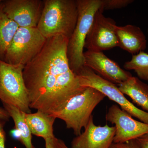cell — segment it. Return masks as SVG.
<instances>
[{
    "instance_id": "6da1fadb",
    "label": "cell",
    "mask_w": 148,
    "mask_h": 148,
    "mask_svg": "<svg viewBox=\"0 0 148 148\" xmlns=\"http://www.w3.org/2000/svg\"><path fill=\"white\" fill-rule=\"evenodd\" d=\"M69 41L63 36L48 38L41 51L24 66L30 108L51 114L86 88L69 66Z\"/></svg>"
},
{
    "instance_id": "30bf717a",
    "label": "cell",
    "mask_w": 148,
    "mask_h": 148,
    "mask_svg": "<svg viewBox=\"0 0 148 148\" xmlns=\"http://www.w3.org/2000/svg\"><path fill=\"white\" fill-rule=\"evenodd\" d=\"M2 3L4 12L18 27H37L43 8V1L7 0Z\"/></svg>"
},
{
    "instance_id": "7c38bea8",
    "label": "cell",
    "mask_w": 148,
    "mask_h": 148,
    "mask_svg": "<svg viewBox=\"0 0 148 148\" xmlns=\"http://www.w3.org/2000/svg\"><path fill=\"white\" fill-rule=\"evenodd\" d=\"M115 131L114 126L95 125L92 115L84 131L72 140L71 148H110Z\"/></svg>"
},
{
    "instance_id": "277c9868",
    "label": "cell",
    "mask_w": 148,
    "mask_h": 148,
    "mask_svg": "<svg viewBox=\"0 0 148 148\" xmlns=\"http://www.w3.org/2000/svg\"><path fill=\"white\" fill-rule=\"evenodd\" d=\"M77 20L73 34L69 39L67 56L70 68L76 74L84 66V49L85 42L102 0H76Z\"/></svg>"
},
{
    "instance_id": "603a6c76",
    "label": "cell",
    "mask_w": 148,
    "mask_h": 148,
    "mask_svg": "<svg viewBox=\"0 0 148 148\" xmlns=\"http://www.w3.org/2000/svg\"><path fill=\"white\" fill-rule=\"evenodd\" d=\"M141 148H148V133L137 139Z\"/></svg>"
},
{
    "instance_id": "d4e9b609",
    "label": "cell",
    "mask_w": 148,
    "mask_h": 148,
    "mask_svg": "<svg viewBox=\"0 0 148 148\" xmlns=\"http://www.w3.org/2000/svg\"><path fill=\"white\" fill-rule=\"evenodd\" d=\"M58 143L61 148H69L62 140L58 139Z\"/></svg>"
},
{
    "instance_id": "8fae6325",
    "label": "cell",
    "mask_w": 148,
    "mask_h": 148,
    "mask_svg": "<svg viewBox=\"0 0 148 148\" xmlns=\"http://www.w3.org/2000/svg\"><path fill=\"white\" fill-rule=\"evenodd\" d=\"M84 66L97 72L103 78L114 84H120L132 76L131 73L122 69L103 51H86L84 53Z\"/></svg>"
},
{
    "instance_id": "9a60e30c",
    "label": "cell",
    "mask_w": 148,
    "mask_h": 148,
    "mask_svg": "<svg viewBox=\"0 0 148 148\" xmlns=\"http://www.w3.org/2000/svg\"><path fill=\"white\" fill-rule=\"evenodd\" d=\"M119 90L129 96L133 103L148 112V85L139 78L131 77L126 81L118 84Z\"/></svg>"
},
{
    "instance_id": "ffe728a7",
    "label": "cell",
    "mask_w": 148,
    "mask_h": 148,
    "mask_svg": "<svg viewBox=\"0 0 148 148\" xmlns=\"http://www.w3.org/2000/svg\"><path fill=\"white\" fill-rule=\"evenodd\" d=\"M110 148H141L137 139L130 140L124 143H113Z\"/></svg>"
},
{
    "instance_id": "52a82bcc",
    "label": "cell",
    "mask_w": 148,
    "mask_h": 148,
    "mask_svg": "<svg viewBox=\"0 0 148 148\" xmlns=\"http://www.w3.org/2000/svg\"><path fill=\"white\" fill-rule=\"evenodd\" d=\"M77 75L82 86L92 87L99 90L130 115L148 124V112L138 108L127 100L115 84L105 79L85 66Z\"/></svg>"
},
{
    "instance_id": "5bb4252c",
    "label": "cell",
    "mask_w": 148,
    "mask_h": 148,
    "mask_svg": "<svg viewBox=\"0 0 148 148\" xmlns=\"http://www.w3.org/2000/svg\"><path fill=\"white\" fill-rule=\"evenodd\" d=\"M56 119L51 115L38 110L25 114V120L32 134L44 140L55 137L53 125Z\"/></svg>"
},
{
    "instance_id": "ba28073f",
    "label": "cell",
    "mask_w": 148,
    "mask_h": 148,
    "mask_svg": "<svg viewBox=\"0 0 148 148\" xmlns=\"http://www.w3.org/2000/svg\"><path fill=\"white\" fill-rule=\"evenodd\" d=\"M103 12L101 7L95 14L85 42L87 51H103L118 47L115 32L116 22L104 16Z\"/></svg>"
},
{
    "instance_id": "ac0fdd59",
    "label": "cell",
    "mask_w": 148,
    "mask_h": 148,
    "mask_svg": "<svg viewBox=\"0 0 148 148\" xmlns=\"http://www.w3.org/2000/svg\"><path fill=\"white\" fill-rule=\"evenodd\" d=\"M123 67L133 70L140 79L148 82V53L144 51L132 55L130 61L125 63Z\"/></svg>"
},
{
    "instance_id": "3957f363",
    "label": "cell",
    "mask_w": 148,
    "mask_h": 148,
    "mask_svg": "<svg viewBox=\"0 0 148 148\" xmlns=\"http://www.w3.org/2000/svg\"><path fill=\"white\" fill-rule=\"evenodd\" d=\"M106 95L97 89L86 87L82 92L74 95L58 111L51 114L56 119L65 123L66 127L73 130L76 136L87 125L92 112Z\"/></svg>"
},
{
    "instance_id": "8992f818",
    "label": "cell",
    "mask_w": 148,
    "mask_h": 148,
    "mask_svg": "<svg viewBox=\"0 0 148 148\" xmlns=\"http://www.w3.org/2000/svg\"><path fill=\"white\" fill-rule=\"evenodd\" d=\"M47 39L37 27H18L4 61L11 65L25 66L41 51Z\"/></svg>"
},
{
    "instance_id": "5b68a950",
    "label": "cell",
    "mask_w": 148,
    "mask_h": 148,
    "mask_svg": "<svg viewBox=\"0 0 148 148\" xmlns=\"http://www.w3.org/2000/svg\"><path fill=\"white\" fill-rule=\"evenodd\" d=\"M24 66L0 60V100L25 113H31L29 95L23 77Z\"/></svg>"
},
{
    "instance_id": "4fadbf2b",
    "label": "cell",
    "mask_w": 148,
    "mask_h": 148,
    "mask_svg": "<svg viewBox=\"0 0 148 148\" xmlns=\"http://www.w3.org/2000/svg\"><path fill=\"white\" fill-rule=\"evenodd\" d=\"M115 32L119 47L132 55L144 51L147 48L145 35L140 27L131 24L122 27L116 25Z\"/></svg>"
},
{
    "instance_id": "44dd1931",
    "label": "cell",
    "mask_w": 148,
    "mask_h": 148,
    "mask_svg": "<svg viewBox=\"0 0 148 148\" xmlns=\"http://www.w3.org/2000/svg\"><path fill=\"white\" fill-rule=\"evenodd\" d=\"M45 141V148H61L58 143V139L55 137L47 138Z\"/></svg>"
},
{
    "instance_id": "d6986e66",
    "label": "cell",
    "mask_w": 148,
    "mask_h": 148,
    "mask_svg": "<svg viewBox=\"0 0 148 148\" xmlns=\"http://www.w3.org/2000/svg\"><path fill=\"white\" fill-rule=\"evenodd\" d=\"M132 0H102L101 8L104 10L123 8L133 2Z\"/></svg>"
},
{
    "instance_id": "7a4b0ae2",
    "label": "cell",
    "mask_w": 148,
    "mask_h": 148,
    "mask_svg": "<svg viewBox=\"0 0 148 148\" xmlns=\"http://www.w3.org/2000/svg\"><path fill=\"white\" fill-rule=\"evenodd\" d=\"M43 8L37 28L47 39L63 36L69 39L76 25V0H44Z\"/></svg>"
},
{
    "instance_id": "cb8c5ba5",
    "label": "cell",
    "mask_w": 148,
    "mask_h": 148,
    "mask_svg": "<svg viewBox=\"0 0 148 148\" xmlns=\"http://www.w3.org/2000/svg\"><path fill=\"white\" fill-rule=\"evenodd\" d=\"M10 117L7 111L5 109L0 108V119L3 121H6L8 120Z\"/></svg>"
},
{
    "instance_id": "9c48e42d",
    "label": "cell",
    "mask_w": 148,
    "mask_h": 148,
    "mask_svg": "<svg viewBox=\"0 0 148 148\" xmlns=\"http://www.w3.org/2000/svg\"><path fill=\"white\" fill-rule=\"evenodd\" d=\"M106 121L115 125V134L113 143H124L148 133V124L134 119L132 116L117 105L109 108Z\"/></svg>"
},
{
    "instance_id": "484cf974",
    "label": "cell",
    "mask_w": 148,
    "mask_h": 148,
    "mask_svg": "<svg viewBox=\"0 0 148 148\" xmlns=\"http://www.w3.org/2000/svg\"><path fill=\"white\" fill-rule=\"evenodd\" d=\"M1 1H1V0H0V3H1Z\"/></svg>"
},
{
    "instance_id": "2e32d148",
    "label": "cell",
    "mask_w": 148,
    "mask_h": 148,
    "mask_svg": "<svg viewBox=\"0 0 148 148\" xmlns=\"http://www.w3.org/2000/svg\"><path fill=\"white\" fill-rule=\"evenodd\" d=\"M4 109L12 117L15 129L19 134V140L26 148H36L32 142V133L25 120V113L14 106L3 104Z\"/></svg>"
},
{
    "instance_id": "e0dca14e",
    "label": "cell",
    "mask_w": 148,
    "mask_h": 148,
    "mask_svg": "<svg viewBox=\"0 0 148 148\" xmlns=\"http://www.w3.org/2000/svg\"><path fill=\"white\" fill-rule=\"evenodd\" d=\"M2 1L0 3V60L4 61L7 51L18 27L4 12Z\"/></svg>"
},
{
    "instance_id": "7402d4cb",
    "label": "cell",
    "mask_w": 148,
    "mask_h": 148,
    "mask_svg": "<svg viewBox=\"0 0 148 148\" xmlns=\"http://www.w3.org/2000/svg\"><path fill=\"white\" fill-rule=\"evenodd\" d=\"M5 123L0 119V148H5V133L4 129Z\"/></svg>"
}]
</instances>
